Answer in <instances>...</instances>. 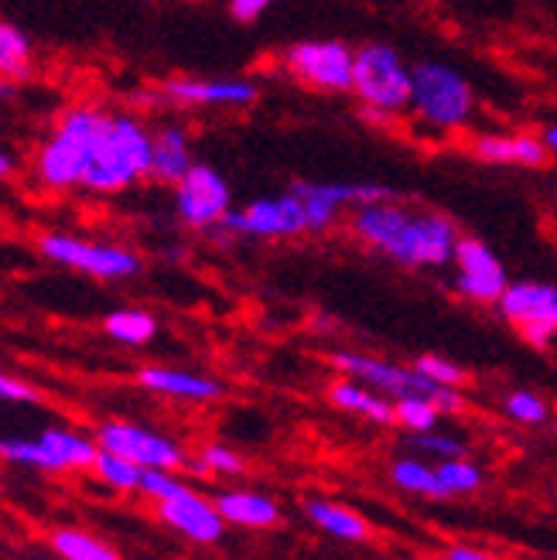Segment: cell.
<instances>
[{"mask_svg": "<svg viewBox=\"0 0 557 560\" xmlns=\"http://www.w3.org/2000/svg\"><path fill=\"white\" fill-rule=\"evenodd\" d=\"M55 127L72 133L86 148L82 191L124 195L137 182L151 178V137L154 130L134 114H109L93 103L66 106Z\"/></svg>", "mask_w": 557, "mask_h": 560, "instance_id": "obj_1", "label": "cell"}, {"mask_svg": "<svg viewBox=\"0 0 557 560\" xmlns=\"http://www.w3.org/2000/svg\"><path fill=\"white\" fill-rule=\"evenodd\" d=\"M346 226L359 246L410 270L449 267L462 240L459 226L444 212L397 202V195L352 209Z\"/></svg>", "mask_w": 557, "mask_h": 560, "instance_id": "obj_2", "label": "cell"}, {"mask_svg": "<svg viewBox=\"0 0 557 560\" xmlns=\"http://www.w3.org/2000/svg\"><path fill=\"white\" fill-rule=\"evenodd\" d=\"M410 75L414 90L407 117L417 127L434 137H452L468 130L479 109V93L462 69L444 59H417L410 62Z\"/></svg>", "mask_w": 557, "mask_h": 560, "instance_id": "obj_3", "label": "cell"}, {"mask_svg": "<svg viewBox=\"0 0 557 560\" xmlns=\"http://www.w3.org/2000/svg\"><path fill=\"white\" fill-rule=\"evenodd\" d=\"M414 75L410 62L386 42H367L356 48V69H352V96L363 109V117L376 124H390L407 117L410 109Z\"/></svg>", "mask_w": 557, "mask_h": 560, "instance_id": "obj_4", "label": "cell"}, {"mask_svg": "<svg viewBox=\"0 0 557 560\" xmlns=\"http://www.w3.org/2000/svg\"><path fill=\"white\" fill-rule=\"evenodd\" d=\"M38 249L45 260L96 277V280H130L141 273V257L124 243L86 240L72 233H42Z\"/></svg>", "mask_w": 557, "mask_h": 560, "instance_id": "obj_5", "label": "cell"}, {"mask_svg": "<svg viewBox=\"0 0 557 560\" xmlns=\"http://www.w3.org/2000/svg\"><path fill=\"white\" fill-rule=\"evenodd\" d=\"M281 69L312 93H352L356 48L336 38L294 42L281 51Z\"/></svg>", "mask_w": 557, "mask_h": 560, "instance_id": "obj_6", "label": "cell"}, {"mask_svg": "<svg viewBox=\"0 0 557 560\" xmlns=\"http://www.w3.org/2000/svg\"><path fill=\"white\" fill-rule=\"evenodd\" d=\"M496 307L526 346L547 349L557 339V284L554 280H537V277L510 280V288L503 291Z\"/></svg>", "mask_w": 557, "mask_h": 560, "instance_id": "obj_7", "label": "cell"}, {"mask_svg": "<svg viewBox=\"0 0 557 560\" xmlns=\"http://www.w3.org/2000/svg\"><path fill=\"white\" fill-rule=\"evenodd\" d=\"M219 230L246 240H294L309 233V215H304L298 191L288 188L281 195H264V199L246 202L243 209H233Z\"/></svg>", "mask_w": 557, "mask_h": 560, "instance_id": "obj_8", "label": "cell"}, {"mask_svg": "<svg viewBox=\"0 0 557 560\" xmlns=\"http://www.w3.org/2000/svg\"><path fill=\"white\" fill-rule=\"evenodd\" d=\"M328 362L336 366L343 376L359 380L373 386L376 394L390 397V400H404V397H428L434 404V397L441 394L444 386L431 383L428 376H421L414 366H401V362H390L370 352H352V349H339L332 352Z\"/></svg>", "mask_w": 557, "mask_h": 560, "instance_id": "obj_9", "label": "cell"}, {"mask_svg": "<svg viewBox=\"0 0 557 560\" xmlns=\"http://www.w3.org/2000/svg\"><path fill=\"white\" fill-rule=\"evenodd\" d=\"M158 100L182 109H250L260 86L246 75H175L161 82Z\"/></svg>", "mask_w": 557, "mask_h": 560, "instance_id": "obj_10", "label": "cell"}, {"mask_svg": "<svg viewBox=\"0 0 557 560\" xmlns=\"http://www.w3.org/2000/svg\"><path fill=\"white\" fill-rule=\"evenodd\" d=\"M175 212L188 230H219L233 212V188L212 164L195 161L192 172L172 191Z\"/></svg>", "mask_w": 557, "mask_h": 560, "instance_id": "obj_11", "label": "cell"}, {"mask_svg": "<svg viewBox=\"0 0 557 560\" xmlns=\"http://www.w3.org/2000/svg\"><path fill=\"white\" fill-rule=\"evenodd\" d=\"M291 188L298 191L304 215H309V233L332 230L346 212L367 202L394 199V188L376 182H294Z\"/></svg>", "mask_w": 557, "mask_h": 560, "instance_id": "obj_12", "label": "cell"}, {"mask_svg": "<svg viewBox=\"0 0 557 560\" xmlns=\"http://www.w3.org/2000/svg\"><path fill=\"white\" fill-rule=\"evenodd\" d=\"M455 291L472 304H499L503 291L510 288L507 264L499 260L496 249L479 236H462L455 246Z\"/></svg>", "mask_w": 557, "mask_h": 560, "instance_id": "obj_13", "label": "cell"}, {"mask_svg": "<svg viewBox=\"0 0 557 560\" xmlns=\"http://www.w3.org/2000/svg\"><path fill=\"white\" fill-rule=\"evenodd\" d=\"M96 444L103 452L124 455L130 462H137L141 468H182L188 465L185 447L172 438H164L158 431H148L141 424H130V420H106L96 431Z\"/></svg>", "mask_w": 557, "mask_h": 560, "instance_id": "obj_14", "label": "cell"}, {"mask_svg": "<svg viewBox=\"0 0 557 560\" xmlns=\"http://www.w3.org/2000/svg\"><path fill=\"white\" fill-rule=\"evenodd\" d=\"M468 154L479 164L489 167H520V172H541L547 167L550 154L544 148L541 133H526V130H486L476 133L468 144Z\"/></svg>", "mask_w": 557, "mask_h": 560, "instance_id": "obj_15", "label": "cell"}, {"mask_svg": "<svg viewBox=\"0 0 557 560\" xmlns=\"http://www.w3.org/2000/svg\"><path fill=\"white\" fill-rule=\"evenodd\" d=\"M86 175V148L66 130L55 127L51 137L35 151V178L48 191H72L82 188Z\"/></svg>", "mask_w": 557, "mask_h": 560, "instance_id": "obj_16", "label": "cell"}, {"mask_svg": "<svg viewBox=\"0 0 557 560\" xmlns=\"http://www.w3.org/2000/svg\"><path fill=\"white\" fill-rule=\"evenodd\" d=\"M158 513L172 529H178L182 537H188L195 544H216L222 534H227V520H222L216 502L202 499L192 489H182L178 495L158 502Z\"/></svg>", "mask_w": 557, "mask_h": 560, "instance_id": "obj_17", "label": "cell"}, {"mask_svg": "<svg viewBox=\"0 0 557 560\" xmlns=\"http://www.w3.org/2000/svg\"><path fill=\"white\" fill-rule=\"evenodd\" d=\"M137 383L151 394L172 397V400H188V404H212L222 397V383L192 370H175V366H144L137 370Z\"/></svg>", "mask_w": 557, "mask_h": 560, "instance_id": "obj_18", "label": "cell"}, {"mask_svg": "<svg viewBox=\"0 0 557 560\" xmlns=\"http://www.w3.org/2000/svg\"><path fill=\"white\" fill-rule=\"evenodd\" d=\"M195 164L192 133L182 124H161L151 137V182L175 188Z\"/></svg>", "mask_w": 557, "mask_h": 560, "instance_id": "obj_19", "label": "cell"}, {"mask_svg": "<svg viewBox=\"0 0 557 560\" xmlns=\"http://www.w3.org/2000/svg\"><path fill=\"white\" fill-rule=\"evenodd\" d=\"M328 400H332V407H339L352 417H363L370 424H380V428L394 424V400L376 394L373 386L359 383V380H349V376L336 380L328 386Z\"/></svg>", "mask_w": 557, "mask_h": 560, "instance_id": "obj_20", "label": "cell"}, {"mask_svg": "<svg viewBox=\"0 0 557 560\" xmlns=\"http://www.w3.org/2000/svg\"><path fill=\"white\" fill-rule=\"evenodd\" d=\"M216 506L222 513V520L233 526H246V529H270L281 523V506L264 495V492H246V489H233V492H219Z\"/></svg>", "mask_w": 557, "mask_h": 560, "instance_id": "obj_21", "label": "cell"}, {"mask_svg": "<svg viewBox=\"0 0 557 560\" xmlns=\"http://www.w3.org/2000/svg\"><path fill=\"white\" fill-rule=\"evenodd\" d=\"M304 516H309L322 534L346 540V544H359L370 537V523L352 513L343 502H328V499H309L304 502Z\"/></svg>", "mask_w": 557, "mask_h": 560, "instance_id": "obj_22", "label": "cell"}, {"mask_svg": "<svg viewBox=\"0 0 557 560\" xmlns=\"http://www.w3.org/2000/svg\"><path fill=\"white\" fill-rule=\"evenodd\" d=\"M103 331L120 346L141 349V346L154 342L158 318L151 312H144V307H117V312H109L103 318Z\"/></svg>", "mask_w": 557, "mask_h": 560, "instance_id": "obj_23", "label": "cell"}, {"mask_svg": "<svg viewBox=\"0 0 557 560\" xmlns=\"http://www.w3.org/2000/svg\"><path fill=\"white\" fill-rule=\"evenodd\" d=\"M38 441L48 447L62 468H93L96 455H100V444L90 441L86 434H76L69 428H48L38 434Z\"/></svg>", "mask_w": 557, "mask_h": 560, "instance_id": "obj_24", "label": "cell"}, {"mask_svg": "<svg viewBox=\"0 0 557 560\" xmlns=\"http://www.w3.org/2000/svg\"><path fill=\"white\" fill-rule=\"evenodd\" d=\"M390 482L410 495L449 499V489H444V482L438 479V465H428L421 458H397L390 465Z\"/></svg>", "mask_w": 557, "mask_h": 560, "instance_id": "obj_25", "label": "cell"}, {"mask_svg": "<svg viewBox=\"0 0 557 560\" xmlns=\"http://www.w3.org/2000/svg\"><path fill=\"white\" fill-rule=\"evenodd\" d=\"M51 550L62 560H120V553L109 544L96 540L93 534H86V529H72V526L55 529Z\"/></svg>", "mask_w": 557, "mask_h": 560, "instance_id": "obj_26", "label": "cell"}, {"mask_svg": "<svg viewBox=\"0 0 557 560\" xmlns=\"http://www.w3.org/2000/svg\"><path fill=\"white\" fill-rule=\"evenodd\" d=\"M93 471H96L100 482H106L109 489H120V492L141 489V475H144V468L137 465V462H130L124 455H114V452H103V447H100V455H96Z\"/></svg>", "mask_w": 557, "mask_h": 560, "instance_id": "obj_27", "label": "cell"}, {"mask_svg": "<svg viewBox=\"0 0 557 560\" xmlns=\"http://www.w3.org/2000/svg\"><path fill=\"white\" fill-rule=\"evenodd\" d=\"M503 413L520 428H544L550 420V407L534 389H513L503 397Z\"/></svg>", "mask_w": 557, "mask_h": 560, "instance_id": "obj_28", "label": "cell"}, {"mask_svg": "<svg viewBox=\"0 0 557 560\" xmlns=\"http://www.w3.org/2000/svg\"><path fill=\"white\" fill-rule=\"evenodd\" d=\"M0 458L14 462V465H27V468H45V471H62V465L55 462V455L35 438H0Z\"/></svg>", "mask_w": 557, "mask_h": 560, "instance_id": "obj_29", "label": "cell"}, {"mask_svg": "<svg viewBox=\"0 0 557 560\" xmlns=\"http://www.w3.org/2000/svg\"><path fill=\"white\" fill-rule=\"evenodd\" d=\"M441 420V410L428 397H404L394 400V424H401L410 434H425L434 431Z\"/></svg>", "mask_w": 557, "mask_h": 560, "instance_id": "obj_30", "label": "cell"}, {"mask_svg": "<svg viewBox=\"0 0 557 560\" xmlns=\"http://www.w3.org/2000/svg\"><path fill=\"white\" fill-rule=\"evenodd\" d=\"M438 479L444 482L449 495H468V492L483 489L486 475L476 462H468V458H444V462H438Z\"/></svg>", "mask_w": 557, "mask_h": 560, "instance_id": "obj_31", "label": "cell"}, {"mask_svg": "<svg viewBox=\"0 0 557 560\" xmlns=\"http://www.w3.org/2000/svg\"><path fill=\"white\" fill-rule=\"evenodd\" d=\"M188 468L195 475H240L246 465H243L240 452H233V447H227V444H206L199 455L188 458Z\"/></svg>", "mask_w": 557, "mask_h": 560, "instance_id": "obj_32", "label": "cell"}, {"mask_svg": "<svg viewBox=\"0 0 557 560\" xmlns=\"http://www.w3.org/2000/svg\"><path fill=\"white\" fill-rule=\"evenodd\" d=\"M414 370L421 373V376H428L431 383H438V386H459V389H462V386L468 383V370L459 366L455 359L438 355V352L417 355V359H414Z\"/></svg>", "mask_w": 557, "mask_h": 560, "instance_id": "obj_33", "label": "cell"}, {"mask_svg": "<svg viewBox=\"0 0 557 560\" xmlns=\"http://www.w3.org/2000/svg\"><path fill=\"white\" fill-rule=\"evenodd\" d=\"M410 444L417 452L425 455H434V458H465L468 455V444L459 438V434H449V431H425V434H410Z\"/></svg>", "mask_w": 557, "mask_h": 560, "instance_id": "obj_34", "label": "cell"}, {"mask_svg": "<svg viewBox=\"0 0 557 560\" xmlns=\"http://www.w3.org/2000/svg\"><path fill=\"white\" fill-rule=\"evenodd\" d=\"M0 55L11 59L14 66L32 72V42H27V35L21 32L18 24H11L4 18H0Z\"/></svg>", "mask_w": 557, "mask_h": 560, "instance_id": "obj_35", "label": "cell"}, {"mask_svg": "<svg viewBox=\"0 0 557 560\" xmlns=\"http://www.w3.org/2000/svg\"><path fill=\"white\" fill-rule=\"evenodd\" d=\"M182 489H188V486L178 482L175 471H169V468H144V475H141V492L151 495V499H158V502L178 495Z\"/></svg>", "mask_w": 557, "mask_h": 560, "instance_id": "obj_36", "label": "cell"}, {"mask_svg": "<svg viewBox=\"0 0 557 560\" xmlns=\"http://www.w3.org/2000/svg\"><path fill=\"white\" fill-rule=\"evenodd\" d=\"M277 4H281V0H227V11L240 24H254V21H260Z\"/></svg>", "mask_w": 557, "mask_h": 560, "instance_id": "obj_37", "label": "cell"}, {"mask_svg": "<svg viewBox=\"0 0 557 560\" xmlns=\"http://www.w3.org/2000/svg\"><path fill=\"white\" fill-rule=\"evenodd\" d=\"M0 400H4V404H35L38 400V389L27 386L18 376L0 373Z\"/></svg>", "mask_w": 557, "mask_h": 560, "instance_id": "obj_38", "label": "cell"}, {"mask_svg": "<svg viewBox=\"0 0 557 560\" xmlns=\"http://www.w3.org/2000/svg\"><path fill=\"white\" fill-rule=\"evenodd\" d=\"M444 560H499V557H492L479 547H449L444 550Z\"/></svg>", "mask_w": 557, "mask_h": 560, "instance_id": "obj_39", "label": "cell"}, {"mask_svg": "<svg viewBox=\"0 0 557 560\" xmlns=\"http://www.w3.org/2000/svg\"><path fill=\"white\" fill-rule=\"evenodd\" d=\"M14 172H18V158H14L8 148H0V182L11 178Z\"/></svg>", "mask_w": 557, "mask_h": 560, "instance_id": "obj_40", "label": "cell"}, {"mask_svg": "<svg viewBox=\"0 0 557 560\" xmlns=\"http://www.w3.org/2000/svg\"><path fill=\"white\" fill-rule=\"evenodd\" d=\"M541 140H544L547 154H550V158H557V124H547V127L541 130Z\"/></svg>", "mask_w": 557, "mask_h": 560, "instance_id": "obj_41", "label": "cell"}, {"mask_svg": "<svg viewBox=\"0 0 557 560\" xmlns=\"http://www.w3.org/2000/svg\"><path fill=\"white\" fill-rule=\"evenodd\" d=\"M0 75H8V79H24V75H27V69L14 66L11 59H4V55H0Z\"/></svg>", "mask_w": 557, "mask_h": 560, "instance_id": "obj_42", "label": "cell"}, {"mask_svg": "<svg viewBox=\"0 0 557 560\" xmlns=\"http://www.w3.org/2000/svg\"><path fill=\"white\" fill-rule=\"evenodd\" d=\"M8 100H14V79L0 75V103H8Z\"/></svg>", "mask_w": 557, "mask_h": 560, "instance_id": "obj_43", "label": "cell"}]
</instances>
